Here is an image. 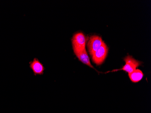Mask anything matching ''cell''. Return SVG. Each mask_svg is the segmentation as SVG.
Segmentation results:
<instances>
[{"mask_svg": "<svg viewBox=\"0 0 151 113\" xmlns=\"http://www.w3.org/2000/svg\"><path fill=\"white\" fill-rule=\"evenodd\" d=\"M108 52V48L106 44L103 42L101 47L92 55L93 62L97 65L102 64L105 61Z\"/></svg>", "mask_w": 151, "mask_h": 113, "instance_id": "7a4b0ae2", "label": "cell"}, {"mask_svg": "<svg viewBox=\"0 0 151 113\" xmlns=\"http://www.w3.org/2000/svg\"><path fill=\"white\" fill-rule=\"evenodd\" d=\"M103 41L101 38L97 35H93L89 38L88 40V47L89 52L91 55L99 49L102 45Z\"/></svg>", "mask_w": 151, "mask_h": 113, "instance_id": "277c9868", "label": "cell"}, {"mask_svg": "<svg viewBox=\"0 0 151 113\" xmlns=\"http://www.w3.org/2000/svg\"><path fill=\"white\" fill-rule=\"evenodd\" d=\"M86 39L85 35L81 32L76 33L72 38V44L74 52L86 49Z\"/></svg>", "mask_w": 151, "mask_h": 113, "instance_id": "6da1fadb", "label": "cell"}, {"mask_svg": "<svg viewBox=\"0 0 151 113\" xmlns=\"http://www.w3.org/2000/svg\"><path fill=\"white\" fill-rule=\"evenodd\" d=\"M29 66L33 70L35 75H41L44 74L45 67L37 58H34L33 61L30 62Z\"/></svg>", "mask_w": 151, "mask_h": 113, "instance_id": "5b68a950", "label": "cell"}, {"mask_svg": "<svg viewBox=\"0 0 151 113\" xmlns=\"http://www.w3.org/2000/svg\"><path fill=\"white\" fill-rule=\"evenodd\" d=\"M74 53L77 58H78L79 61L89 67L95 69L91 63L90 58H89V56H88L86 49L83 50L79 51L74 52Z\"/></svg>", "mask_w": 151, "mask_h": 113, "instance_id": "8992f818", "label": "cell"}, {"mask_svg": "<svg viewBox=\"0 0 151 113\" xmlns=\"http://www.w3.org/2000/svg\"><path fill=\"white\" fill-rule=\"evenodd\" d=\"M130 79L134 83L139 82L142 79L143 74L141 71L139 69H136L132 73H129Z\"/></svg>", "mask_w": 151, "mask_h": 113, "instance_id": "52a82bcc", "label": "cell"}, {"mask_svg": "<svg viewBox=\"0 0 151 113\" xmlns=\"http://www.w3.org/2000/svg\"><path fill=\"white\" fill-rule=\"evenodd\" d=\"M124 60L125 62V64L123 66L122 68L114 70L112 71L111 72H115L117 71L123 70L130 73L135 70L141 64V63L140 62L134 59L131 56H127L124 58Z\"/></svg>", "mask_w": 151, "mask_h": 113, "instance_id": "3957f363", "label": "cell"}]
</instances>
